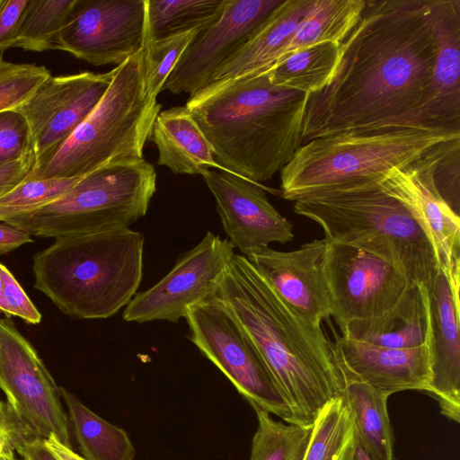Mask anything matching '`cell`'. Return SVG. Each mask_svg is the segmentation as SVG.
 <instances>
[{"instance_id": "1", "label": "cell", "mask_w": 460, "mask_h": 460, "mask_svg": "<svg viewBox=\"0 0 460 460\" xmlns=\"http://www.w3.org/2000/svg\"><path fill=\"white\" fill-rule=\"evenodd\" d=\"M436 56L431 0H367L340 44L332 79L308 99L302 145L349 131L438 129L432 117Z\"/></svg>"}, {"instance_id": "2", "label": "cell", "mask_w": 460, "mask_h": 460, "mask_svg": "<svg viewBox=\"0 0 460 460\" xmlns=\"http://www.w3.org/2000/svg\"><path fill=\"white\" fill-rule=\"evenodd\" d=\"M253 344L287 401L295 424L313 425L342 396L345 378L334 346L287 304L243 255L234 253L215 295Z\"/></svg>"}, {"instance_id": "3", "label": "cell", "mask_w": 460, "mask_h": 460, "mask_svg": "<svg viewBox=\"0 0 460 460\" xmlns=\"http://www.w3.org/2000/svg\"><path fill=\"white\" fill-rule=\"evenodd\" d=\"M309 97L275 86L265 70L211 83L185 106L224 172L261 183L280 172L302 145Z\"/></svg>"}, {"instance_id": "4", "label": "cell", "mask_w": 460, "mask_h": 460, "mask_svg": "<svg viewBox=\"0 0 460 460\" xmlns=\"http://www.w3.org/2000/svg\"><path fill=\"white\" fill-rule=\"evenodd\" d=\"M144 243L129 227L57 237L33 256L34 288L66 315L109 318L137 294Z\"/></svg>"}, {"instance_id": "5", "label": "cell", "mask_w": 460, "mask_h": 460, "mask_svg": "<svg viewBox=\"0 0 460 460\" xmlns=\"http://www.w3.org/2000/svg\"><path fill=\"white\" fill-rule=\"evenodd\" d=\"M294 202L295 212L318 223L327 241L373 254L415 283L427 286L438 269L422 226L378 182L321 191Z\"/></svg>"}, {"instance_id": "6", "label": "cell", "mask_w": 460, "mask_h": 460, "mask_svg": "<svg viewBox=\"0 0 460 460\" xmlns=\"http://www.w3.org/2000/svg\"><path fill=\"white\" fill-rule=\"evenodd\" d=\"M161 107L145 93L141 49L113 68L99 103L62 144L33 165L27 179L82 177L111 163L144 158Z\"/></svg>"}, {"instance_id": "7", "label": "cell", "mask_w": 460, "mask_h": 460, "mask_svg": "<svg viewBox=\"0 0 460 460\" xmlns=\"http://www.w3.org/2000/svg\"><path fill=\"white\" fill-rule=\"evenodd\" d=\"M460 132L430 128L349 131L300 146L280 171L281 194L296 201L329 190L382 181Z\"/></svg>"}, {"instance_id": "8", "label": "cell", "mask_w": 460, "mask_h": 460, "mask_svg": "<svg viewBox=\"0 0 460 460\" xmlns=\"http://www.w3.org/2000/svg\"><path fill=\"white\" fill-rule=\"evenodd\" d=\"M156 190L155 167L144 158L118 161L83 176L58 199L4 223L39 237L126 228L146 216Z\"/></svg>"}, {"instance_id": "9", "label": "cell", "mask_w": 460, "mask_h": 460, "mask_svg": "<svg viewBox=\"0 0 460 460\" xmlns=\"http://www.w3.org/2000/svg\"><path fill=\"white\" fill-rule=\"evenodd\" d=\"M190 340L254 410L294 423L292 411L262 358L216 296L188 308Z\"/></svg>"}, {"instance_id": "10", "label": "cell", "mask_w": 460, "mask_h": 460, "mask_svg": "<svg viewBox=\"0 0 460 460\" xmlns=\"http://www.w3.org/2000/svg\"><path fill=\"white\" fill-rule=\"evenodd\" d=\"M234 254L227 239L208 232L200 242L182 253L157 283L137 293L126 305V322L178 323L188 308L215 296Z\"/></svg>"}, {"instance_id": "11", "label": "cell", "mask_w": 460, "mask_h": 460, "mask_svg": "<svg viewBox=\"0 0 460 460\" xmlns=\"http://www.w3.org/2000/svg\"><path fill=\"white\" fill-rule=\"evenodd\" d=\"M0 388L37 437L53 436L72 448L60 388L10 316L0 318Z\"/></svg>"}, {"instance_id": "12", "label": "cell", "mask_w": 460, "mask_h": 460, "mask_svg": "<svg viewBox=\"0 0 460 460\" xmlns=\"http://www.w3.org/2000/svg\"><path fill=\"white\" fill-rule=\"evenodd\" d=\"M327 242L324 271L332 301L331 316L341 331L352 321L388 312L415 283L373 254Z\"/></svg>"}, {"instance_id": "13", "label": "cell", "mask_w": 460, "mask_h": 460, "mask_svg": "<svg viewBox=\"0 0 460 460\" xmlns=\"http://www.w3.org/2000/svg\"><path fill=\"white\" fill-rule=\"evenodd\" d=\"M146 32V0H75L58 49L93 66H119L143 49Z\"/></svg>"}, {"instance_id": "14", "label": "cell", "mask_w": 460, "mask_h": 460, "mask_svg": "<svg viewBox=\"0 0 460 460\" xmlns=\"http://www.w3.org/2000/svg\"><path fill=\"white\" fill-rule=\"evenodd\" d=\"M283 0H225L217 19L199 31L183 52L163 91L190 96L238 51Z\"/></svg>"}, {"instance_id": "15", "label": "cell", "mask_w": 460, "mask_h": 460, "mask_svg": "<svg viewBox=\"0 0 460 460\" xmlns=\"http://www.w3.org/2000/svg\"><path fill=\"white\" fill-rule=\"evenodd\" d=\"M112 75L113 69L50 75L17 110L29 128L34 164L62 144L92 112Z\"/></svg>"}, {"instance_id": "16", "label": "cell", "mask_w": 460, "mask_h": 460, "mask_svg": "<svg viewBox=\"0 0 460 460\" xmlns=\"http://www.w3.org/2000/svg\"><path fill=\"white\" fill-rule=\"evenodd\" d=\"M456 140L436 146L416 161L394 169L378 182L414 215L435 248L438 267L453 280L460 279V218L439 195L434 173Z\"/></svg>"}, {"instance_id": "17", "label": "cell", "mask_w": 460, "mask_h": 460, "mask_svg": "<svg viewBox=\"0 0 460 460\" xmlns=\"http://www.w3.org/2000/svg\"><path fill=\"white\" fill-rule=\"evenodd\" d=\"M201 176L216 199L227 240L242 255L294 238L292 224L266 196L265 190H274L223 171L208 170Z\"/></svg>"}, {"instance_id": "18", "label": "cell", "mask_w": 460, "mask_h": 460, "mask_svg": "<svg viewBox=\"0 0 460 460\" xmlns=\"http://www.w3.org/2000/svg\"><path fill=\"white\" fill-rule=\"evenodd\" d=\"M327 243L314 239L290 252L265 247L246 257L287 304L320 325L332 311L324 271Z\"/></svg>"}, {"instance_id": "19", "label": "cell", "mask_w": 460, "mask_h": 460, "mask_svg": "<svg viewBox=\"0 0 460 460\" xmlns=\"http://www.w3.org/2000/svg\"><path fill=\"white\" fill-rule=\"evenodd\" d=\"M429 298L431 378L428 392L441 413L460 421V279L438 267L426 286Z\"/></svg>"}, {"instance_id": "20", "label": "cell", "mask_w": 460, "mask_h": 460, "mask_svg": "<svg viewBox=\"0 0 460 460\" xmlns=\"http://www.w3.org/2000/svg\"><path fill=\"white\" fill-rule=\"evenodd\" d=\"M334 351L344 378L365 382L390 396L407 390L427 391L431 378L430 341L395 349L339 337Z\"/></svg>"}, {"instance_id": "21", "label": "cell", "mask_w": 460, "mask_h": 460, "mask_svg": "<svg viewBox=\"0 0 460 460\" xmlns=\"http://www.w3.org/2000/svg\"><path fill=\"white\" fill-rule=\"evenodd\" d=\"M437 41L432 117L437 128L460 132V0H431Z\"/></svg>"}, {"instance_id": "22", "label": "cell", "mask_w": 460, "mask_h": 460, "mask_svg": "<svg viewBox=\"0 0 460 460\" xmlns=\"http://www.w3.org/2000/svg\"><path fill=\"white\" fill-rule=\"evenodd\" d=\"M341 332L348 339L385 348H414L425 343L429 338L426 286L413 283L391 310L376 317L352 321Z\"/></svg>"}, {"instance_id": "23", "label": "cell", "mask_w": 460, "mask_h": 460, "mask_svg": "<svg viewBox=\"0 0 460 460\" xmlns=\"http://www.w3.org/2000/svg\"><path fill=\"white\" fill-rule=\"evenodd\" d=\"M311 3L283 0L252 38L216 71L209 84L268 70L282 56Z\"/></svg>"}, {"instance_id": "24", "label": "cell", "mask_w": 460, "mask_h": 460, "mask_svg": "<svg viewBox=\"0 0 460 460\" xmlns=\"http://www.w3.org/2000/svg\"><path fill=\"white\" fill-rule=\"evenodd\" d=\"M150 138L158 150L157 164L175 174L202 175L213 169L224 172L185 105L161 111L155 119Z\"/></svg>"}, {"instance_id": "25", "label": "cell", "mask_w": 460, "mask_h": 460, "mask_svg": "<svg viewBox=\"0 0 460 460\" xmlns=\"http://www.w3.org/2000/svg\"><path fill=\"white\" fill-rule=\"evenodd\" d=\"M343 398L352 414L359 444L372 460H394V436L387 410L388 395L368 384L345 379Z\"/></svg>"}, {"instance_id": "26", "label": "cell", "mask_w": 460, "mask_h": 460, "mask_svg": "<svg viewBox=\"0 0 460 460\" xmlns=\"http://www.w3.org/2000/svg\"><path fill=\"white\" fill-rule=\"evenodd\" d=\"M59 388L85 460H134L136 450L124 429L92 411L71 392Z\"/></svg>"}, {"instance_id": "27", "label": "cell", "mask_w": 460, "mask_h": 460, "mask_svg": "<svg viewBox=\"0 0 460 460\" xmlns=\"http://www.w3.org/2000/svg\"><path fill=\"white\" fill-rule=\"evenodd\" d=\"M366 2L367 0H312L279 59L295 50L314 44H341L359 21Z\"/></svg>"}, {"instance_id": "28", "label": "cell", "mask_w": 460, "mask_h": 460, "mask_svg": "<svg viewBox=\"0 0 460 460\" xmlns=\"http://www.w3.org/2000/svg\"><path fill=\"white\" fill-rule=\"evenodd\" d=\"M340 58V44L323 42L285 56L267 72L272 84L314 94L332 79Z\"/></svg>"}, {"instance_id": "29", "label": "cell", "mask_w": 460, "mask_h": 460, "mask_svg": "<svg viewBox=\"0 0 460 460\" xmlns=\"http://www.w3.org/2000/svg\"><path fill=\"white\" fill-rule=\"evenodd\" d=\"M358 444L354 420L343 396L328 401L312 425L303 460H353Z\"/></svg>"}, {"instance_id": "30", "label": "cell", "mask_w": 460, "mask_h": 460, "mask_svg": "<svg viewBox=\"0 0 460 460\" xmlns=\"http://www.w3.org/2000/svg\"><path fill=\"white\" fill-rule=\"evenodd\" d=\"M146 4L148 34L156 40L203 31L217 19L225 0H146Z\"/></svg>"}, {"instance_id": "31", "label": "cell", "mask_w": 460, "mask_h": 460, "mask_svg": "<svg viewBox=\"0 0 460 460\" xmlns=\"http://www.w3.org/2000/svg\"><path fill=\"white\" fill-rule=\"evenodd\" d=\"M75 3V0H28L15 47L37 52L58 49Z\"/></svg>"}, {"instance_id": "32", "label": "cell", "mask_w": 460, "mask_h": 460, "mask_svg": "<svg viewBox=\"0 0 460 460\" xmlns=\"http://www.w3.org/2000/svg\"><path fill=\"white\" fill-rule=\"evenodd\" d=\"M254 411L258 426L252 439L250 460H303L312 426L285 423L267 411Z\"/></svg>"}, {"instance_id": "33", "label": "cell", "mask_w": 460, "mask_h": 460, "mask_svg": "<svg viewBox=\"0 0 460 460\" xmlns=\"http://www.w3.org/2000/svg\"><path fill=\"white\" fill-rule=\"evenodd\" d=\"M199 31L195 30L153 40L147 25L142 50L145 93L148 98L156 100L176 63Z\"/></svg>"}, {"instance_id": "34", "label": "cell", "mask_w": 460, "mask_h": 460, "mask_svg": "<svg viewBox=\"0 0 460 460\" xmlns=\"http://www.w3.org/2000/svg\"><path fill=\"white\" fill-rule=\"evenodd\" d=\"M82 177L26 179L0 197V222L31 212L58 199L69 191Z\"/></svg>"}, {"instance_id": "35", "label": "cell", "mask_w": 460, "mask_h": 460, "mask_svg": "<svg viewBox=\"0 0 460 460\" xmlns=\"http://www.w3.org/2000/svg\"><path fill=\"white\" fill-rule=\"evenodd\" d=\"M50 75L44 66L0 58V112L17 111Z\"/></svg>"}, {"instance_id": "36", "label": "cell", "mask_w": 460, "mask_h": 460, "mask_svg": "<svg viewBox=\"0 0 460 460\" xmlns=\"http://www.w3.org/2000/svg\"><path fill=\"white\" fill-rule=\"evenodd\" d=\"M31 152L29 128L24 117L17 111L0 112V166Z\"/></svg>"}, {"instance_id": "37", "label": "cell", "mask_w": 460, "mask_h": 460, "mask_svg": "<svg viewBox=\"0 0 460 460\" xmlns=\"http://www.w3.org/2000/svg\"><path fill=\"white\" fill-rule=\"evenodd\" d=\"M39 438L8 401L0 400V459L15 456L30 440Z\"/></svg>"}, {"instance_id": "38", "label": "cell", "mask_w": 460, "mask_h": 460, "mask_svg": "<svg viewBox=\"0 0 460 460\" xmlns=\"http://www.w3.org/2000/svg\"><path fill=\"white\" fill-rule=\"evenodd\" d=\"M0 276L3 284L4 300L8 310V315L18 316L28 323H39L41 321L40 313L14 276L1 262Z\"/></svg>"}, {"instance_id": "39", "label": "cell", "mask_w": 460, "mask_h": 460, "mask_svg": "<svg viewBox=\"0 0 460 460\" xmlns=\"http://www.w3.org/2000/svg\"><path fill=\"white\" fill-rule=\"evenodd\" d=\"M28 0L0 1V52L16 46L19 27Z\"/></svg>"}, {"instance_id": "40", "label": "cell", "mask_w": 460, "mask_h": 460, "mask_svg": "<svg viewBox=\"0 0 460 460\" xmlns=\"http://www.w3.org/2000/svg\"><path fill=\"white\" fill-rule=\"evenodd\" d=\"M34 165L32 153L0 166V197L24 181Z\"/></svg>"}, {"instance_id": "41", "label": "cell", "mask_w": 460, "mask_h": 460, "mask_svg": "<svg viewBox=\"0 0 460 460\" xmlns=\"http://www.w3.org/2000/svg\"><path fill=\"white\" fill-rule=\"evenodd\" d=\"M31 242L33 240L28 233L7 223L0 222V254H5Z\"/></svg>"}, {"instance_id": "42", "label": "cell", "mask_w": 460, "mask_h": 460, "mask_svg": "<svg viewBox=\"0 0 460 460\" xmlns=\"http://www.w3.org/2000/svg\"><path fill=\"white\" fill-rule=\"evenodd\" d=\"M22 460H58L45 446L43 439L35 438L27 442L19 451Z\"/></svg>"}, {"instance_id": "43", "label": "cell", "mask_w": 460, "mask_h": 460, "mask_svg": "<svg viewBox=\"0 0 460 460\" xmlns=\"http://www.w3.org/2000/svg\"><path fill=\"white\" fill-rule=\"evenodd\" d=\"M45 446L58 460H85L68 447L59 442L55 437L43 439Z\"/></svg>"}, {"instance_id": "44", "label": "cell", "mask_w": 460, "mask_h": 460, "mask_svg": "<svg viewBox=\"0 0 460 460\" xmlns=\"http://www.w3.org/2000/svg\"><path fill=\"white\" fill-rule=\"evenodd\" d=\"M353 460H372L358 440Z\"/></svg>"}, {"instance_id": "45", "label": "cell", "mask_w": 460, "mask_h": 460, "mask_svg": "<svg viewBox=\"0 0 460 460\" xmlns=\"http://www.w3.org/2000/svg\"><path fill=\"white\" fill-rule=\"evenodd\" d=\"M0 312L4 314L6 316H9L7 307H6V305L4 300L3 284H2L1 276H0Z\"/></svg>"}, {"instance_id": "46", "label": "cell", "mask_w": 460, "mask_h": 460, "mask_svg": "<svg viewBox=\"0 0 460 460\" xmlns=\"http://www.w3.org/2000/svg\"><path fill=\"white\" fill-rule=\"evenodd\" d=\"M0 460H21L19 458H17L15 456H12V457H8V458H2Z\"/></svg>"}]
</instances>
